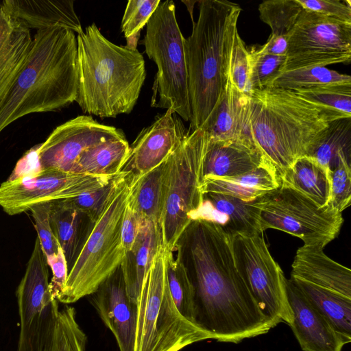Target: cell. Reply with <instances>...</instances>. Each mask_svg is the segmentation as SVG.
Here are the masks:
<instances>
[{"mask_svg": "<svg viewBox=\"0 0 351 351\" xmlns=\"http://www.w3.org/2000/svg\"><path fill=\"white\" fill-rule=\"evenodd\" d=\"M248 95L251 140L280 178L298 158L313 152L332 121L292 90L267 88Z\"/></svg>", "mask_w": 351, "mask_h": 351, "instance_id": "3957f363", "label": "cell"}, {"mask_svg": "<svg viewBox=\"0 0 351 351\" xmlns=\"http://www.w3.org/2000/svg\"><path fill=\"white\" fill-rule=\"evenodd\" d=\"M78 88L75 101L99 117L129 114L146 77L142 54L108 40L95 23L77 36Z\"/></svg>", "mask_w": 351, "mask_h": 351, "instance_id": "277c9868", "label": "cell"}, {"mask_svg": "<svg viewBox=\"0 0 351 351\" xmlns=\"http://www.w3.org/2000/svg\"><path fill=\"white\" fill-rule=\"evenodd\" d=\"M188 130L171 109L157 116L130 145L120 172L140 177L162 164L185 137Z\"/></svg>", "mask_w": 351, "mask_h": 351, "instance_id": "2e32d148", "label": "cell"}, {"mask_svg": "<svg viewBox=\"0 0 351 351\" xmlns=\"http://www.w3.org/2000/svg\"><path fill=\"white\" fill-rule=\"evenodd\" d=\"M319 245H303L294 257L291 278L351 298V270L325 254Z\"/></svg>", "mask_w": 351, "mask_h": 351, "instance_id": "44dd1931", "label": "cell"}, {"mask_svg": "<svg viewBox=\"0 0 351 351\" xmlns=\"http://www.w3.org/2000/svg\"><path fill=\"white\" fill-rule=\"evenodd\" d=\"M77 38L71 29L37 30L27 62L0 106V133L20 118L56 111L76 100Z\"/></svg>", "mask_w": 351, "mask_h": 351, "instance_id": "7a4b0ae2", "label": "cell"}, {"mask_svg": "<svg viewBox=\"0 0 351 351\" xmlns=\"http://www.w3.org/2000/svg\"><path fill=\"white\" fill-rule=\"evenodd\" d=\"M164 162L140 177L132 176L128 205L144 220L159 226L162 210Z\"/></svg>", "mask_w": 351, "mask_h": 351, "instance_id": "4dcf8cb0", "label": "cell"}, {"mask_svg": "<svg viewBox=\"0 0 351 351\" xmlns=\"http://www.w3.org/2000/svg\"><path fill=\"white\" fill-rule=\"evenodd\" d=\"M350 60L351 23L304 10L288 35L283 71Z\"/></svg>", "mask_w": 351, "mask_h": 351, "instance_id": "4fadbf2b", "label": "cell"}, {"mask_svg": "<svg viewBox=\"0 0 351 351\" xmlns=\"http://www.w3.org/2000/svg\"><path fill=\"white\" fill-rule=\"evenodd\" d=\"M289 280L347 343H350L351 298L300 279L290 278Z\"/></svg>", "mask_w": 351, "mask_h": 351, "instance_id": "83f0119b", "label": "cell"}, {"mask_svg": "<svg viewBox=\"0 0 351 351\" xmlns=\"http://www.w3.org/2000/svg\"><path fill=\"white\" fill-rule=\"evenodd\" d=\"M161 245L159 226L145 221L130 251L120 265L130 298L137 302L144 277Z\"/></svg>", "mask_w": 351, "mask_h": 351, "instance_id": "4316f807", "label": "cell"}, {"mask_svg": "<svg viewBox=\"0 0 351 351\" xmlns=\"http://www.w3.org/2000/svg\"><path fill=\"white\" fill-rule=\"evenodd\" d=\"M280 184L308 197L320 207L326 206L330 191L329 175L312 157L298 158L280 177Z\"/></svg>", "mask_w": 351, "mask_h": 351, "instance_id": "f1b7e54d", "label": "cell"}, {"mask_svg": "<svg viewBox=\"0 0 351 351\" xmlns=\"http://www.w3.org/2000/svg\"><path fill=\"white\" fill-rule=\"evenodd\" d=\"M260 19L271 34L288 36L304 10L298 0H267L258 5Z\"/></svg>", "mask_w": 351, "mask_h": 351, "instance_id": "8d00e7d4", "label": "cell"}, {"mask_svg": "<svg viewBox=\"0 0 351 351\" xmlns=\"http://www.w3.org/2000/svg\"><path fill=\"white\" fill-rule=\"evenodd\" d=\"M178 254L167 251V276L171 298L180 313L194 323L193 290L182 254V247ZM196 325V324H195Z\"/></svg>", "mask_w": 351, "mask_h": 351, "instance_id": "836d02e7", "label": "cell"}, {"mask_svg": "<svg viewBox=\"0 0 351 351\" xmlns=\"http://www.w3.org/2000/svg\"><path fill=\"white\" fill-rule=\"evenodd\" d=\"M47 263L52 271V278L49 282L51 293L57 299L64 287L68 276L66 262L60 247L57 254L47 261Z\"/></svg>", "mask_w": 351, "mask_h": 351, "instance_id": "bcb514c9", "label": "cell"}, {"mask_svg": "<svg viewBox=\"0 0 351 351\" xmlns=\"http://www.w3.org/2000/svg\"><path fill=\"white\" fill-rule=\"evenodd\" d=\"M197 21L184 40L191 110L189 131L200 128L218 105L229 79L241 8L226 0H202Z\"/></svg>", "mask_w": 351, "mask_h": 351, "instance_id": "5b68a950", "label": "cell"}, {"mask_svg": "<svg viewBox=\"0 0 351 351\" xmlns=\"http://www.w3.org/2000/svg\"><path fill=\"white\" fill-rule=\"evenodd\" d=\"M73 0H3L2 3L12 16L29 29L37 30L60 27L80 34L84 31L76 14Z\"/></svg>", "mask_w": 351, "mask_h": 351, "instance_id": "603a6c76", "label": "cell"}, {"mask_svg": "<svg viewBox=\"0 0 351 351\" xmlns=\"http://www.w3.org/2000/svg\"><path fill=\"white\" fill-rule=\"evenodd\" d=\"M99 317L114 335L120 351H134L137 304L129 297L119 267L90 295Z\"/></svg>", "mask_w": 351, "mask_h": 351, "instance_id": "e0dca14e", "label": "cell"}, {"mask_svg": "<svg viewBox=\"0 0 351 351\" xmlns=\"http://www.w3.org/2000/svg\"><path fill=\"white\" fill-rule=\"evenodd\" d=\"M124 136L121 130L101 124L91 116H78L56 128L40 143L37 153L39 167L71 173L84 151L101 142Z\"/></svg>", "mask_w": 351, "mask_h": 351, "instance_id": "9a60e30c", "label": "cell"}, {"mask_svg": "<svg viewBox=\"0 0 351 351\" xmlns=\"http://www.w3.org/2000/svg\"><path fill=\"white\" fill-rule=\"evenodd\" d=\"M304 10L351 23L349 0H298Z\"/></svg>", "mask_w": 351, "mask_h": 351, "instance_id": "ee69618b", "label": "cell"}, {"mask_svg": "<svg viewBox=\"0 0 351 351\" xmlns=\"http://www.w3.org/2000/svg\"><path fill=\"white\" fill-rule=\"evenodd\" d=\"M286 287L293 315L290 327L302 351H342L345 339L287 278Z\"/></svg>", "mask_w": 351, "mask_h": 351, "instance_id": "d6986e66", "label": "cell"}, {"mask_svg": "<svg viewBox=\"0 0 351 351\" xmlns=\"http://www.w3.org/2000/svg\"><path fill=\"white\" fill-rule=\"evenodd\" d=\"M342 154L351 156V118L330 122L324 137L308 156L329 175Z\"/></svg>", "mask_w": 351, "mask_h": 351, "instance_id": "1f68e13d", "label": "cell"}, {"mask_svg": "<svg viewBox=\"0 0 351 351\" xmlns=\"http://www.w3.org/2000/svg\"><path fill=\"white\" fill-rule=\"evenodd\" d=\"M114 176L38 169L3 182L0 206L10 215H18L39 202L69 199L104 186Z\"/></svg>", "mask_w": 351, "mask_h": 351, "instance_id": "5bb4252c", "label": "cell"}, {"mask_svg": "<svg viewBox=\"0 0 351 351\" xmlns=\"http://www.w3.org/2000/svg\"><path fill=\"white\" fill-rule=\"evenodd\" d=\"M229 76L232 85L241 93H249V52L239 33L236 34L230 62Z\"/></svg>", "mask_w": 351, "mask_h": 351, "instance_id": "b9f144b4", "label": "cell"}, {"mask_svg": "<svg viewBox=\"0 0 351 351\" xmlns=\"http://www.w3.org/2000/svg\"><path fill=\"white\" fill-rule=\"evenodd\" d=\"M237 270L262 313L277 325H291L293 312L286 281L280 265L271 256L263 233L237 234L231 238Z\"/></svg>", "mask_w": 351, "mask_h": 351, "instance_id": "8fae6325", "label": "cell"}, {"mask_svg": "<svg viewBox=\"0 0 351 351\" xmlns=\"http://www.w3.org/2000/svg\"><path fill=\"white\" fill-rule=\"evenodd\" d=\"M112 179L104 186L66 199L75 208L84 213L94 224L105 207L112 188Z\"/></svg>", "mask_w": 351, "mask_h": 351, "instance_id": "7bdbcfd3", "label": "cell"}, {"mask_svg": "<svg viewBox=\"0 0 351 351\" xmlns=\"http://www.w3.org/2000/svg\"><path fill=\"white\" fill-rule=\"evenodd\" d=\"M342 83H351L350 75L340 73L326 66H311L283 71L273 80L268 88L295 91Z\"/></svg>", "mask_w": 351, "mask_h": 351, "instance_id": "d6a6232c", "label": "cell"}, {"mask_svg": "<svg viewBox=\"0 0 351 351\" xmlns=\"http://www.w3.org/2000/svg\"><path fill=\"white\" fill-rule=\"evenodd\" d=\"M132 176L119 172L105 207L93 224L69 270L64 287L57 300L71 304L90 295L121 265L125 255L121 224L131 190Z\"/></svg>", "mask_w": 351, "mask_h": 351, "instance_id": "8992f818", "label": "cell"}, {"mask_svg": "<svg viewBox=\"0 0 351 351\" xmlns=\"http://www.w3.org/2000/svg\"><path fill=\"white\" fill-rule=\"evenodd\" d=\"M145 221L127 204L121 224V239L125 253L132 248Z\"/></svg>", "mask_w": 351, "mask_h": 351, "instance_id": "f6af8a7d", "label": "cell"}, {"mask_svg": "<svg viewBox=\"0 0 351 351\" xmlns=\"http://www.w3.org/2000/svg\"><path fill=\"white\" fill-rule=\"evenodd\" d=\"M263 197L245 201L226 194L204 193L200 206L189 214V218L191 221L215 223L231 238L237 234H261L260 212Z\"/></svg>", "mask_w": 351, "mask_h": 351, "instance_id": "ac0fdd59", "label": "cell"}, {"mask_svg": "<svg viewBox=\"0 0 351 351\" xmlns=\"http://www.w3.org/2000/svg\"><path fill=\"white\" fill-rule=\"evenodd\" d=\"M160 2V0H130L128 2L121 25L125 38L141 33Z\"/></svg>", "mask_w": 351, "mask_h": 351, "instance_id": "ab89813d", "label": "cell"}, {"mask_svg": "<svg viewBox=\"0 0 351 351\" xmlns=\"http://www.w3.org/2000/svg\"><path fill=\"white\" fill-rule=\"evenodd\" d=\"M208 137L202 128L188 133L164 162L162 210L159 224L162 247L173 252L202 202L201 183Z\"/></svg>", "mask_w": 351, "mask_h": 351, "instance_id": "ba28073f", "label": "cell"}, {"mask_svg": "<svg viewBox=\"0 0 351 351\" xmlns=\"http://www.w3.org/2000/svg\"><path fill=\"white\" fill-rule=\"evenodd\" d=\"M50 206L51 202H42L32 205L29 208L34 218L38 237L47 261L54 257L60 247L50 226Z\"/></svg>", "mask_w": 351, "mask_h": 351, "instance_id": "60d3db41", "label": "cell"}, {"mask_svg": "<svg viewBox=\"0 0 351 351\" xmlns=\"http://www.w3.org/2000/svg\"><path fill=\"white\" fill-rule=\"evenodd\" d=\"M288 36L270 34L266 43L256 51L263 54L286 56Z\"/></svg>", "mask_w": 351, "mask_h": 351, "instance_id": "7dc6e473", "label": "cell"}, {"mask_svg": "<svg viewBox=\"0 0 351 351\" xmlns=\"http://www.w3.org/2000/svg\"><path fill=\"white\" fill-rule=\"evenodd\" d=\"M182 237L193 290L195 324L212 339L234 343L276 326L262 313L240 276L229 235L215 223L194 220Z\"/></svg>", "mask_w": 351, "mask_h": 351, "instance_id": "6da1fadb", "label": "cell"}, {"mask_svg": "<svg viewBox=\"0 0 351 351\" xmlns=\"http://www.w3.org/2000/svg\"><path fill=\"white\" fill-rule=\"evenodd\" d=\"M249 62L250 90H263L284 71L286 56L263 54L254 50L249 52Z\"/></svg>", "mask_w": 351, "mask_h": 351, "instance_id": "74e56055", "label": "cell"}, {"mask_svg": "<svg viewBox=\"0 0 351 351\" xmlns=\"http://www.w3.org/2000/svg\"><path fill=\"white\" fill-rule=\"evenodd\" d=\"M342 213L328 206L320 207L312 200L281 185L263 197L260 228L285 232L302 239L304 245L324 247L339 233Z\"/></svg>", "mask_w": 351, "mask_h": 351, "instance_id": "30bf717a", "label": "cell"}, {"mask_svg": "<svg viewBox=\"0 0 351 351\" xmlns=\"http://www.w3.org/2000/svg\"><path fill=\"white\" fill-rule=\"evenodd\" d=\"M32 43L30 29L0 1V106L26 63Z\"/></svg>", "mask_w": 351, "mask_h": 351, "instance_id": "ffe728a7", "label": "cell"}, {"mask_svg": "<svg viewBox=\"0 0 351 351\" xmlns=\"http://www.w3.org/2000/svg\"><path fill=\"white\" fill-rule=\"evenodd\" d=\"M351 159L342 154L329 173L330 191L326 206L341 213L351 202Z\"/></svg>", "mask_w": 351, "mask_h": 351, "instance_id": "f35d334b", "label": "cell"}, {"mask_svg": "<svg viewBox=\"0 0 351 351\" xmlns=\"http://www.w3.org/2000/svg\"><path fill=\"white\" fill-rule=\"evenodd\" d=\"M49 221L64 255L69 273L93 223L66 199L51 202Z\"/></svg>", "mask_w": 351, "mask_h": 351, "instance_id": "484cf974", "label": "cell"}, {"mask_svg": "<svg viewBox=\"0 0 351 351\" xmlns=\"http://www.w3.org/2000/svg\"><path fill=\"white\" fill-rule=\"evenodd\" d=\"M293 92L324 110L332 121L351 118V83L334 84Z\"/></svg>", "mask_w": 351, "mask_h": 351, "instance_id": "e575fe53", "label": "cell"}, {"mask_svg": "<svg viewBox=\"0 0 351 351\" xmlns=\"http://www.w3.org/2000/svg\"><path fill=\"white\" fill-rule=\"evenodd\" d=\"M280 186V180L276 169L264 161L256 169L239 176L204 177L200 189L202 193L215 192L252 201L276 190Z\"/></svg>", "mask_w": 351, "mask_h": 351, "instance_id": "d4e9b609", "label": "cell"}, {"mask_svg": "<svg viewBox=\"0 0 351 351\" xmlns=\"http://www.w3.org/2000/svg\"><path fill=\"white\" fill-rule=\"evenodd\" d=\"M130 152L125 137L101 142L84 151L71 173L114 176L120 172Z\"/></svg>", "mask_w": 351, "mask_h": 351, "instance_id": "f546056e", "label": "cell"}, {"mask_svg": "<svg viewBox=\"0 0 351 351\" xmlns=\"http://www.w3.org/2000/svg\"><path fill=\"white\" fill-rule=\"evenodd\" d=\"M136 304L134 351H180L212 339L176 308L167 282V251L162 245L144 277Z\"/></svg>", "mask_w": 351, "mask_h": 351, "instance_id": "52a82bcc", "label": "cell"}, {"mask_svg": "<svg viewBox=\"0 0 351 351\" xmlns=\"http://www.w3.org/2000/svg\"><path fill=\"white\" fill-rule=\"evenodd\" d=\"M248 93L239 92L229 76L221 100L200 128L213 141L245 140L252 143L248 130Z\"/></svg>", "mask_w": 351, "mask_h": 351, "instance_id": "7402d4cb", "label": "cell"}, {"mask_svg": "<svg viewBox=\"0 0 351 351\" xmlns=\"http://www.w3.org/2000/svg\"><path fill=\"white\" fill-rule=\"evenodd\" d=\"M264 161L250 141H213L208 138L203 162V178L239 176L256 169Z\"/></svg>", "mask_w": 351, "mask_h": 351, "instance_id": "cb8c5ba5", "label": "cell"}, {"mask_svg": "<svg viewBox=\"0 0 351 351\" xmlns=\"http://www.w3.org/2000/svg\"><path fill=\"white\" fill-rule=\"evenodd\" d=\"M21 329L16 351H43L59 312L50 291L49 265L37 237L16 291Z\"/></svg>", "mask_w": 351, "mask_h": 351, "instance_id": "7c38bea8", "label": "cell"}, {"mask_svg": "<svg viewBox=\"0 0 351 351\" xmlns=\"http://www.w3.org/2000/svg\"><path fill=\"white\" fill-rule=\"evenodd\" d=\"M182 2L186 4V7H187V9L190 13V15H191V20H192V22H193V24L195 23L194 21H193V5L194 3L196 2V1H194L192 5H190V1H182Z\"/></svg>", "mask_w": 351, "mask_h": 351, "instance_id": "c3c4849f", "label": "cell"}, {"mask_svg": "<svg viewBox=\"0 0 351 351\" xmlns=\"http://www.w3.org/2000/svg\"><path fill=\"white\" fill-rule=\"evenodd\" d=\"M86 335L78 324L73 307L59 310L53 330L43 351H86Z\"/></svg>", "mask_w": 351, "mask_h": 351, "instance_id": "d590c367", "label": "cell"}, {"mask_svg": "<svg viewBox=\"0 0 351 351\" xmlns=\"http://www.w3.org/2000/svg\"><path fill=\"white\" fill-rule=\"evenodd\" d=\"M183 36L173 1L160 2L146 25L145 52L156 63L152 106L171 109L185 121L191 110Z\"/></svg>", "mask_w": 351, "mask_h": 351, "instance_id": "9c48e42d", "label": "cell"}]
</instances>
